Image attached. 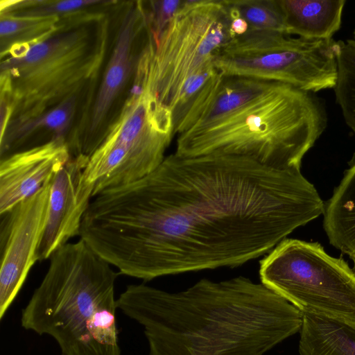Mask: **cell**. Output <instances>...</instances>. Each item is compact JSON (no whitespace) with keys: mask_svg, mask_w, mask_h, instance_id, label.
Masks as SVG:
<instances>
[{"mask_svg":"<svg viewBox=\"0 0 355 355\" xmlns=\"http://www.w3.org/2000/svg\"><path fill=\"white\" fill-rule=\"evenodd\" d=\"M94 198L80 239L119 273L144 281L242 265L324 207L300 168L219 154H172L146 177Z\"/></svg>","mask_w":355,"mask_h":355,"instance_id":"1","label":"cell"},{"mask_svg":"<svg viewBox=\"0 0 355 355\" xmlns=\"http://www.w3.org/2000/svg\"><path fill=\"white\" fill-rule=\"evenodd\" d=\"M117 306L144 327L148 355H264L300 331L304 315L242 276L179 292L130 284Z\"/></svg>","mask_w":355,"mask_h":355,"instance_id":"2","label":"cell"},{"mask_svg":"<svg viewBox=\"0 0 355 355\" xmlns=\"http://www.w3.org/2000/svg\"><path fill=\"white\" fill-rule=\"evenodd\" d=\"M21 325L51 336L61 355H121L114 286L118 274L80 239L50 257Z\"/></svg>","mask_w":355,"mask_h":355,"instance_id":"3","label":"cell"},{"mask_svg":"<svg viewBox=\"0 0 355 355\" xmlns=\"http://www.w3.org/2000/svg\"><path fill=\"white\" fill-rule=\"evenodd\" d=\"M327 121L315 93L273 81L234 109L178 135L175 154L237 155L274 168H300Z\"/></svg>","mask_w":355,"mask_h":355,"instance_id":"4","label":"cell"},{"mask_svg":"<svg viewBox=\"0 0 355 355\" xmlns=\"http://www.w3.org/2000/svg\"><path fill=\"white\" fill-rule=\"evenodd\" d=\"M61 19L51 36L1 60L0 78L8 82L12 119L37 116L78 96L103 65L108 21L101 13Z\"/></svg>","mask_w":355,"mask_h":355,"instance_id":"5","label":"cell"},{"mask_svg":"<svg viewBox=\"0 0 355 355\" xmlns=\"http://www.w3.org/2000/svg\"><path fill=\"white\" fill-rule=\"evenodd\" d=\"M234 36L223 1H184L158 42L148 39L135 74L167 108L194 76L214 64L217 51Z\"/></svg>","mask_w":355,"mask_h":355,"instance_id":"6","label":"cell"},{"mask_svg":"<svg viewBox=\"0 0 355 355\" xmlns=\"http://www.w3.org/2000/svg\"><path fill=\"white\" fill-rule=\"evenodd\" d=\"M130 95L83 171L93 198L136 182L164 161L174 136L172 114L143 83L134 80Z\"/></svg>","mask_w":355,"mask_h":355,"instance_id":"7","label":"cell"},{"mask_svg":"<svg viewBox=\"0 0 355 355\" xmlns=\"http://www.w3.org/2000/svg\"><path fill=\"white\" fill-rule=\"evenodd\" d=\"M340 41L306 40L282 31L248 29L216 53L225 76H245L290 85L316 93L334 88Z\"/></svg>","mask_w":355,"mask_h":355,"instance_id":"8","label":"cell"},{"mask_svg":"<svg viewBox=\"0 0 355 355\" xmlns=\"http://www.w3.org/2000/svg\"><path fill=\"white\" fill-rule=\"evenodd\" d=\"M259 275L302 313L355 324V272L320 243L282 240L260 261Z\"/></svg>","mask_w":355,"mask_h":355,"instance_id":"9","label":"cell"},{"mask_svg":"<svg viewBox=\"0 0 355 355\" xmlns=\"http://www.w3.org/2000/svg\"><path fill=\"white\" fill-rule=\"evenodd\" d=\"M51 181L1 215L0 319L37 261L36 254L46 220Z\"/></svg>","mask_w":355,"mask_h":355,"instance_id":"10","label":"cell"},{"mask_svg":"<svg viewBox=\"0 0 355 355\" xmlns=\"http://www.w3.org/2000/svg\"><path fill=\"white\" fill-rule=\"evenodd\" d=\"M88 161L72 157L52 178L37 261L49 259L70 239L80 236L83 217L93 198L94 187L85 181L83 174Z\"/></svg>","mask_w":355,"mask_h":355,"instance_id":"11","label":"cell"},{"mask_svg":"<svg viewBox=\"0 0 355 355\" xmlns=\"http://www.w3.org/2000/svg\"><path fill=\"white\" fill-rule=\"evenodd\" d=\"M71 157L68 141L60 137L1 159L0 215L35 194Z\"/></svg>","mask_w":355,"mask_h":355,"instance_id":"12","label":"cell"},{"mask_svg":"<svg viewBox=\"0 0 355 355\" xmlns=\"http://www.w3.org/2000/svg\"><path fill=\"white\" fill-rule=\"evenodd\" d=\"M143 1H135L126 12L119 28L116 44L107 64L94 100L89 120V130L77 156L89 159L99 144V129L133 72V46L138 33L147 28Z\"/></svg>","mask_w":355,"mask_h":355,"instance_id":"13","label":"cell"},{"mask_svg":"<svg viewBox=\"0 0 355 355\" xmlns=\"http://www.w3.org/2000/svg\"><path fill=\"white\" fill-rule=\"evenodd\" d=\"M286 33L306 40H329L340 29L345 0H279Z\"/></svg>","mask_w":355,"mask_h":355,"instance_id":"14","label":"cell"},{"mask_svg":"<svg viewBox=\"0 0 355 355\" xmlns=\"http://www.w3.org/2000/svg\"><path fill=\"white\" fill-rule=\"evenodd\" d=\"M323 215L329 243L352 259L355 272V153L340 182L324 203Z\"/></svg>","mask_w":355,"mask_h":355,"instance_id":"15","label":"cell"},{"mask_svg":"<svg viewBox=\"0 0 355 355\" xmlns=\"http://www.w3.org/2000/svg\"><path fill=\"white\" fill-rule=\"evenodd\" d=\"M303 314L300 355H355V324Z\"/></svg>","mask_w":355,"mask_h":355,"instance_id":"16","label":"cell"},{"mask_svg":"<svg viewBox=\"0 0 355 355\" xmlns=\"http://www.w3.org/2000/svg\"><path fill=\"white\" fill-rule=\"evenodd\" d=\"M78 101V96H73L37 116L12 119L0 137L1 159L19 151L24 142L40 130L51 131L53 133L51 138H66L76 114Z\"/></svg>","mask_w":355,"mask_h":355,"instance_id":"17","label":"cell"},{"mask_svg":"<svg viewBox=\"0 0 355 355\" xmlns=\"http://www.w3.org/2000/svg\"><path fill=\"white\" fill-rule=\"evenodd\" d=\"M1 59L9 52L26 49L55 33L58 16L26 17L0 14Z\"/></svg>","mask_w":355,"mask_h":355,"instance_id":"18","label":"cell"},{"mask_svg":"<svg viewBox=\"0 0 355 355\" xmlns=\"http://www.w3.org/2000/svg\"><path fill=\"white\" fill-rule=\"evenodd\" d=\"M223 1L230 18L239 17L243 19L248 24V29L286 33L284 17L279 0Z\"/></svg>","mask_w":355,"mask_h":355,"instance_id":"19","label":"cell"},{"mask_svg":"<svg viewBox=\"0 0 355 355\" xmlns=\"http://www.w3.org/2000/svg\"><path fill=\"white\" fill-rule=\"evenodd\" d=\"M338 76L334 89L347 125L355 134V40L340 41Z\"/></svg>","mask_w":355,"mask_h":355,"instance_id":"20","label":"cell"},{"mask_svg":"<svg viewBox=\"0 0 355 355\" xmlns=\"http://www.w3.org/2000/svg\"><path fill=\"white\" fill-rule=\"evenodd\" d=\"M110 2L99 0H29L21 2V7L22 10L3 14L26 17L58 16L62 18L78 13L88 7L110 3Z\"/></svg>","mask_w":355,"mask_h":355,"instance_id":"21","label":"cell"},{"mask_svg":"<svg viewBox=\"0 0 355 355\" xmlns=\"http://www.w3.org/2000/svg\"><path fill=\"white\" fill-rule=\"evenodd\" d=\"M183 2L179 0L147 2L148 8H145L147 28L154 44L158 42L163 31L182 7Z\"/></svg>","mask_w":355,"mask_h":355,"instance_id":"22","label":"cell"},{"mask_svg":"<svg viewBox=\"0 0 355 355\" xmlns=\"http://www.w3.org/2000/svg\"><path fill=\"white\" fill-rule=\"evenodd\" d=\"M248 28V24L243 19L239 17H231V31L234 37L244 34Z\"/></svg>","mask_w":355,"mask_h":355,"instance_id":"23","label":"cell"},{"mask_svg":"<svg viewBox=\"0 0 355 355\" xmlns=\"http://www.w3.org/2000/svg\"><path fill=\"white\" fill-rule=\"evenodd\" d=\"M353 37H354L353 40H355V30L354 31V33H353Z\"/></svg>","mask_w":355,"mask_h":355,"instance_id":"24","label":"cell"}]
</instances>
